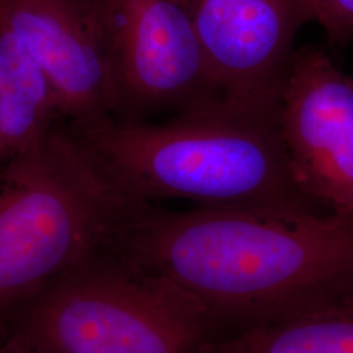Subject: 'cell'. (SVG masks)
<instances>
[{
    "instance_id": "obj_1",
    "label": "cell",
    "mask_w": 353,
    "mask_h": 353,
    "mask_svg": "<svg viewBox=\"0 0 353 353\" xmlns=\"http://www.w3.org/2000/svg\"><path fill=\"white\" fill-rule=\"evenodd\" d=\"M105 243L192 296L214 338L353 301V220L325 210L128 204Z\"/></svg>"
},
{
    "instance_id": "obj_2",
    "label": "cell",
    "mask_w": 353,
    "mask_h": 353,
    "mask_svg": "<svg viewBox=\"0 0 353 353\" xmlns=\"http://www.w3.org/2000/svg\"><path fill=\"white\" fill-rule=\"evenodd\" d=\"M67 128L94 173L127 203L325 210L292 176L276 101L220 99L161 121Z\"/></svg>"
},
{
    "instance_id": "obj_3",
    "label": "cell",
    "mask_w": 353,
    "mask_h": 353,
    "mask_svg": "<svg viewBox=\"0 0 353 353\" xmlns=\"http://www.w3.org/2000/svg\"><path fill=\"white\" fill-rule=\"evenodd\" d=\"M7 318L1 351L199 353L214 336L188 292L105 243Z\"/></svg>"
},
{
    "instance_id": "obj_4",
    "label": "cell",
    "mask_w": 353,
    "mask_h": 353,
    "mask_svg": "<svg viewBox=\"0 0 353 353\" xmlns=\"http://www.w3.org/2000/svg\"><path fill=\"white\" fill-rule=\"evenodd\" d=\"M128 203L87 163L64 119L0 166V319L108 240Z\"/></svg>"
},
{
    "instance_id": "obj_5",
    "label": "cell",
    "mask_w": 353,
    "mask_h": 353,
    "mask_svg": "<svg viewBox=\"0 0 353 353\" xmlns=\"http://www.w3.org/2000/svg\"><path fill=\"white\" fill-rule=\"evenodd\" d=\"M113 75L119 122H148L220 100L178 0H85Z\"/></svg>"
},
{
    "instance_id": "obj_6",
    "label": "cell",
    "mask_w": 353,
    "mask_h": 353,
    "mask_svg": "<svg viewBox=\"0 0 353 353\" xmlns=\"http://www.w3.org/2000/svg\"><path fill=\"white\" fill-rule=\"evenodd\" d=\"M279 132L303 195L353 220V79L318 48L294 49L279 87Z\"/></svg>"
},
{
    "instance_id": "obj_7",
    "label": "cell",
    "mask_w": 353,
    "mask_h": 353,
    "mask_svg": "<svg viewBox=\"0 0 353 353\" xmlns=\"http://www.w3.org/2000/svg\"><path fill=\"white\" fill-rule=\"evenodd\" d=\"M0 26L46 76L68 126L115 118L110 63L85 0H0Z\"/></svg>"
},
{
    "instance_id": "obj_8",
    "label": "cell",
    "mask_w": 353,
    "mask_h": 353,
    "mask_svg": "<svg viewBox=\"0 0 353 353\" xmlns=\"http://www.w3.org/2000/svg\"><path fill=\"white\" fill-rule=\"evenodd\" d=\"M188 13L221 99L272 102L299 29L305 0H178Z\"/></svg>"
},
{
    "instance_id": "obj_9",
    "label": "cell",
    "mask_w": 353,
    "mask_h": 353,
    "mask_svg": "<svg viewBox=\"0 0 353 353\" xmlns=\"http://www.w3.org/2000/svg\"><path fill=\"white\" fill-rule=\"evenodd\" d=\"M61 119L49 80L0 26V166L34 145Z\"/></svg>"
},
{
    "instance_id": "obj_10",
    "label": "cell",
    "mask_w": 353,
    "mask_h": 353,
    "mask_svg": "<svg viewBox=\"0 0 353 353\" xmlns=\"http://www.w3.org/2000/svg\"><path fill=\"white\" fill-rule=\"evenodd\" d=\"M199 353H353V301L216 336Z\"/></svg>"
},
{
    "instance_id": "obj_11",
    "label": "cell",
    "mask_w": 353,
    "mask_h": 353,
    "mask_svg": "<svg viewBox=\"0 0 353 353\" xmlns=\"http://www.w3.org/2000/svg\"><path fill=\"white\" fill-rule=\"evenodd\" d=\"M309 21L316 23L328 41L338 45L353 42V0H305Z\"/></svg>"
},
{
    "instance_id": "obj_12",
    "label": "cell",
    "mask_w": 353,
    "mask_h": 353,
    "mask_svg": "<svg viewBox=\"0 0 353 353\" xmlns=\"http://www.w3.org/2000/svg\"><path fill=\"white\" fill-rule=\"evenodd\" d=\"M0 353H36V352H23V351H1V350H0Z\"/></svg>"
}]
</instances>
